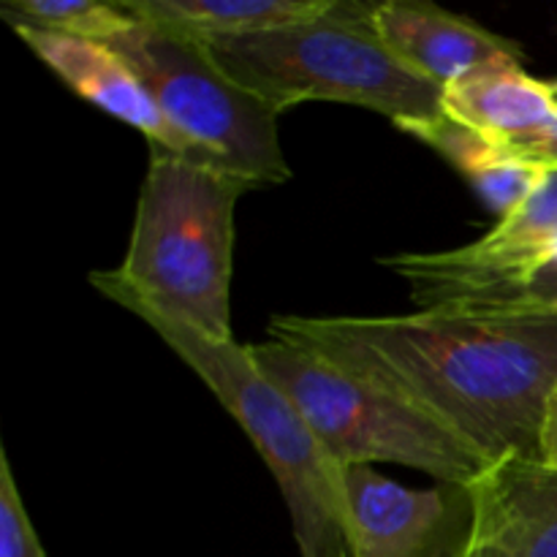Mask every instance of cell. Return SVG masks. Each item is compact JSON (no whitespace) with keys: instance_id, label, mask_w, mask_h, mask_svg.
Wrapping results in <instances>:
<instances>
[{"instance_id":"6da1fadb","label":"cell","mask_w":557,"mask_h":557,"mask_svg":"<svg viewBox=\"0 0 557 557\" xmlns=\"http://www.w3.org/2000/svg\"><path fill=\"white\" fill-rule=\"evenodd\" d=\"M270 337L299 343L460 435L487 466L539 457L557 381V310H417L386 319L277 315Z\"/></svg>"},{"instance_id":"7a4b0ae2","label":"cell","mask_w":557,"mask_h":557,"mask_svg":"<svg viewBox=\"0 0 557 557\" xmlns=\"http://www.w3.org/2000/svg\"><path fill=\"white\" fill-rule=\"evenodd\" d=\"M248 180L150 147L128 250L117 270L90 272L109 294H128L215 341H232L234 212Z\"/></svg>"},{"instance_id":"3957f363","label":"cell","mask_w":557,"mask_h":557,"mask_svg":"<svg viewBox=\"0 0 557 557\" xmlns=\"http://www.w3.org/2000/svg\"><path fill=\"white\" fill-rule=\"evenodd\" d=\"M205 47L237 85L281 114L305 101L351 103L392 123L444 112V90L411 74L386 49L373 5L357 0H332L315 20Z\"/></svg>"},{"instance_id":"277c9868","label":"cell","mask_w":557,"mask_h":557,"mask_svg":"<svg viewBox=\"0 0 557 557\" xmlns=\"http://www.w3.org/2000/svg\"><path fill=\"white\" fill-rule=\"evenodd\" d=\"M107 299L145 321L248 433L281 487L299 555L346 557L341 466H335L319 444L292 395L259 368L250 348L201 335L194 326L169 319L128 294H109Z\"/></svg>"},{"instance_id":"5b68a950","label":"cell","mask_w":557,"mask_h":557,"mask_svg":"<svg viewBox=\"0 0 557 557\" xmlns=\"http://www.w3.org/2000/svg\"><path fill=\"white\" fill-rule=\"evenodd\" d=\"M248 348L259 368L292 395L335 466L392 462L449 484H473L490 468L473 446L422 408L313 348L281 337Z\"/></svg>"},{"instance_id":"8992f818","label":"cell","mask_w":557,"mask_h":557,"mask_svg":"<svg viewBox=\"0 0 557 557\" xmlns=\"http://www.w3.org/2000/svg\"><path fill=\"white\" fill-rule=\"evenodd\" d=\"M109 47L156 101L172 136L169 152L248 180L256 188L292 177L277 131L281 112L237 85L205 44L136 20Z\"/></svg>"},{"instance_id":"52a82bcc","label":"cell","mask_w":557,"mask_h":557,"mask_svg":"<svg viewBox=\"0 0 557 557\" xmlns=\"http://www.w3.org/2000/svg\"><path fill=\"white\" fill-rule=\"evenodd\" d=\"M557 259V169L490 234L441 253L381 259L406 281L419 310H479Z\"/></svg>"},{"instance_id":"ba28073f","label":"cell","mask_w":557,"mask_h":557,"mask_svg":"<svg viewBox=\"0 0 557 557\" xmlns=\"http://www.w3.org/2000/svg\"><path fill=\"white\" fill-rule=\"evenodd\" d=\"M346 557H471V484L406 487L370 466L341 468Z\"/></svg>"},{"instance_id":"9c48e42d","label":"cell","mask_w":557,"mask_h":557,"mask_svg":"<svg viewBox=\"0 0 557 557\" xmlns=\"http://www.w3.org/2000/svg\"><path fill=\"white\" fill-rule=\"evenodd\" d=\"M373 25L411 74L441 90L490 65L522 63L515 41L424 0L375 3Z\"/></svg>"},{"instance_id":"30bf717a","label":"cell","mask_w":557,"mask_h":557,"mask_svg":"<svg viewBox=\"0 0 557 557\" xmlns=\"http://www.w3.org/2000/svg\"><path fill=\"white\" fill-rule=\"evenodd\" d=\"M471 487V557H557V468L539 457H504Z\"/></svg>"},{"instance_id":"8fae6325","label":"cell","mask_w":557,"mask_h":557,"mask_svg":"<svg viewBox=\"0 0 557 557\" xmlns=\"http://www.w3.org/2000/svg\"><path fill=\"white\" fill-rule=\"evenodd\" d=\"M20 41L79 98L120 123L141 131L158 150H172V136L156 101L128 63L109 44L63 36L38 27H11Z\"/></svg>"},{"instance_id":"7c38bea8","label":"cell","mask_w":557,"mask_h":557,"mask_svg":"<svg viewBox=\"0 0 557 557\" xmlns=\"http://www.w3.org/2000/svg\"><path fill=\"white\" fill-rule=\"evenodd\" d=\"M444 112L511 147L555 117L557 92L522 63H498L446 87Z\"/></svg>"},{"instance_id":"4fadbf2b","label":"cell","mask_w":557,"mask_h":557,"mask_svg":"<svg viewBox=\"0 0 557 557\" xmlns=\"http://www.w3.org/2000/svg\"><path fill=\"white\" fill-rule=\"evenodd\" d=\"M123 5L136 20L207 44L315 20L332 0H123Z\"/></svg>"},{"instance_id":"5bb4252c","label":"cell","mask_w":557,"mask_h":557,"mask_svg":"<svg viewBox=\"0 0 557 557\" xmlns=\"http://www.w3.org/2000/svg\"><path fill=\"white\" fill-rule=\"evenodd\" d=\"M0 14L9 27H38L63 36L109 44L134 27L136 16L120 3L101 0H5Z\"/></svg>"},{"instance_id":"9a60e30c","label":"cell","mask_w":557,"mask_h":557,"mask_svg":"<svg viewBox=\"0 0 557 557\" xmlns=\"http://www.w3.org/2000/svg\"><path fill=\"white\" fill-rule=\"evenodd\" d=\"M403 134L413 136L422 145L433 147L441 158L451 163L462 177L471 183L479 174L487 172L490 166L504 161L511 152L509 145L493 139V136L482 134V131L471 128V125L460 123V120L449 117L446 112L433 114L424 120H400L395 123Z\"/></svg>"},{"instance_id":"2e32d148","label":"cell","mask_w":557,"mask_h":557,"mask_svg":"<svg viewBox=\"0 0 557 557\" xmlns=\"http://www.w3.org/2000/svg\"><path fill=\"white\" fill-rule=\"evenodd\" d=\"M547 172L549 169L539 166V163L528 161V158L517 156V152L511 150L504 161L490 166L487 172L479 174L476 180H471V185L479 194V199H482L500 221V218L511 215L517 207H522L531 199V194L542 185Z\"/></svg>"},{"instance_id":"e0dca14e","label":"cell","mask_w":557,"mask_h":557,"mask_svg":"<svg viewBox=\"0 0 557 557\" xmlns=\"http://www.w3.org/2000/svg\"><path fill=\"white\" fill-rule=\"evenodd\" d=\"M0 557H47L22 504L5 449H0Z\"/></svg>"},{"instance_id":"ac0fdd59","label":"cell","mask_w":557,"mask_h":557,"mask_svg":"<svg viewBox=\"0 0 557 557\" xmlns=\"http://www.w3.org/2000/svg\"><path fill=\"white\" fill-rule=\"evenodd\" d=\"M479 310H557V259Z\"/></svg>"},{"instance_id":"d6986e66","label":"cell","mask_w":557,"mask_h":557,"mask_svg":"<svg viewBox=\"0 0 557 557\" xmlns=\"http://www.w3.org/2000/svg\"><path fill=\"white\" fill-rule=\"evenodd\" d=\"M511 150H515L517 156L528 158V161L539 163V166L557 169V112L542 131H536V134L528 136V139L511 145Z\"/></svg>"},{"instance_id":"ffe728a7","label":"cell","mask_w":557,"mask_h":557,"mask_svg":"<svg viewBox=\"0 0 557 557\" xmlns=\"http://www.w3.org/2000/svg\"><path fill=\"white\" fill-rule=\"evenodd\" d=\"M539 460L557 468V381L547 397L542 419V435H539Z\"/></svg>"},{"instance_id":"44dd1931","label":"cell","mask_w":557,"mask_h":557,"mask_svg":"<svg viewBox=\"0 0 557 557\" xmlns=\"http://www.w3.org/2000/svg\"><path fill=\"white\" fill-rule=\"evenodd\" d=\"M553 87H555V92H557V79H555V82H553Z\"/></svg>"}]
</instances>
